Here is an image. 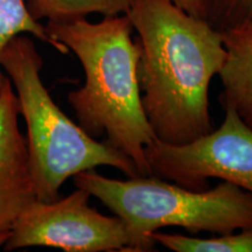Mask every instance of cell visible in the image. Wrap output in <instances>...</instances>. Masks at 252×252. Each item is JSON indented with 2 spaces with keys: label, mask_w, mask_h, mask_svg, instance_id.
Masks as SVG:
<instances>
[{
  "label": "cell",
  "mask_w": 252,
  "mask_h": 252,
  "mask_svg": "<svg viewBox=\"0 0 252 252\" xmlns=\"http://www.w3.org/2000/svg\"><path fill=\"white\" fill-rule=\"evenodd\" d=\"M90 194L76 188L54 201L35 200L11 229L7 251L46 247L68 252L130 251L131 236L117 216H105L89 206Z\"/></svg>",
  "instance_id": "cell-6"
},
{
  "label": "cell",
  "mask_w": 252,
  "mask_h": 252,
  "mask_svg": "<svg viewBox=\"0 0 252 252\" xmlns=\"http://www.w3.org/2000/svg\"><path fill=\"white\" fill-rule=\"evenodd\" d=\"M223 109L220 127L198 139L184 145L154 139L145 150L151 174L190 190H206L215 178L252 194V128L234 109Z\"/></svg>",
  "instance_id": "cell-5"
},
{
  "label": "cell",
  "mask_w": 252,
  "mask_h": 252,
  "mask_svg": "<svg viewBox=\"0 0 252 252\" xmlns=\"http://www.w3.org/2000/svg\"><path fill=\"white\" fill-rule=\"evenodd\" d=\"M26 4L36 20L63 21L93 13L104 17L126 14L131 0H26Z\"/></svg>",
  "instance_id": "cell-10"
},
{
  "label": "cell",
  "mask_w": 252,
  "mask_h": 252,
  "mask_svg": "<svg viewBox=\"0 0 252 252\" xmlns=\"http://www.w3.org/2000/svg\"><path fill=\"white\" fill-rule=\"evenodd\" d=\"M46 27L83 68V87L68 94L78 125L94 138L105 133V143L130 158L140 176L152 175L145 150L157 138L141 104L139 49L127 15H109L98 23L48 21Z\"/></svg>",
  "instance_id": "cell-2"
},
{
  "label": "cell",
  "mask_w": 252,
  "mask_h": 252,
  "mask_svg": "<svg viewBox=\"0 0 252 252\" xmlns=\"http://www.w3.org/2000/svg\"><path fill=\"white\" fill-rule=\"evenodd\" d=\"M226 58L220 71V103L252 128V25L220 32Z\"/></svg>",
  "instance_id": "cell-8"
},
{
  "label": "cell",
  "mask_w": 252,
  "mask_h": 252,
  "mask_svg": "<svg viewBox=\"0 0 252 252\" xmlns=\"http://www.w3.org/2000/svg\"><path fill=\"white\" fill-rule=\"evenodd\" d=\"M26 124L32 176L37 200L59 198L62 185L77 173L109 166L127 178L140 176L130 158L99 143L56 105L41 78L43 60L30 37L15 36L1 55Z\"/></svg>",
  "instance_id": "cell-3"
},
{
  "label": "cell",
  "mask_w": 252,
  "mask_h": 252,
  "mask_svg": "<svg viewBox=\"0 0 252 252\" xmlns=\"http://www.w3.org/2000/svg\"><path fill=\"white\" fill-rule=\"evenodd\" d=\"M9 235H11V231L7 232H0V248H4L6 242L9 238Z\"/></svg>",
  "instance_id": "cell-14"
},
{
  "label": "cell",
  "mask_w": 252,
  "mask_h": 252,
  "mask_svg": "<svg viewBox=\"0 0 252 252\" xmlns=\"http://www.w3.org/2000/svg\"><path fill=\"white\" fill-rule=\"evenodd\" d=\"M172 1L187 13L207 20L213 0H172Z\"/></svg>",
  "instance_id": "cell-13"
},
{
  "label": "cell",
  "mask_w": 252,
  "mask_h": 252,
  "mask_svg": "<svg viewBox=\"0 0 252 252\" xmlns=\"http://www.w3.org/2000/svg\"><path fill=\"white\" fill-rule=\"evenodd\" d=\"M141 104L158 140L184 145L213 131L210 82L226 58L222 34L172 0H131Z\"/></svg>",
  "instance_id": "cell-1"
},
{
  "label": "cell",
  "mask_w": 252,
  "mask_h": 252,
  "mask_svg": "<svg viewBox=\"0 0 252 252\" xmlns=\"http://www.w3.org/2000/svg\"><path fill=\"white\" fill-rule=\"evenodd\" d=\"M35 200L26 137L19 128L18 100L7 77L0 88V232L11 231Z\"/></svg>",
  "instance_id": "cell-7"
},
{
  "label": "cell",
  "mask_w": 252,
  "mask_h": 252,
  "mask_svg": "<svg viewBox=\"0 0 252 252\" xmlns=\"http://www.w3.org/2000/svg\"><path fill=\"white\" fill-rule=\"evenodd\" d=\"M207 21L219 32L252 25V0H213Z\"/></svg>",
  "instance_id": "cell-12"
},
{
  "label": "cell",
  "mask_w": 252,
  "mask_h": 252,
  "mask_svg": "<svg viewBox=\"0 0 252 252\" xmlns=\"http://www.w3.org/2000/svg\"><path fill=\"white\" fill-rule=\"evenodd\" d=\"M24 34H32L61 54L69 53L67 47L53 40L47 27L32 15L26 0H0V88L7 78L1 67L2 53L15 36Z\"/></svg>",
  "instance_id": "cell-9"
},
{
  "label": "cell",
  "mask_w": 252,
  "mask_h": 252,
  "mask_svg": "<svg viewBox=\"0 0 252 252\" xmlns=\"http://www.w3.org/2000/svg\"><path fill=\"white\" fill-rule=\"evenodd\" d=\"M151 238L168 250L176 252H252V228L239 234H222L219 237L195 238L184 235L154 231Z\"/></svg>",
  "instance_id": "cell-11"
},
{
  "label": "cell",
  "mask_w": 252,
  "mask_h": 252,
  "mask_svg": "<svg viewBox=\"0 0 252 252\" xmlns=\"http://www.w3.org/2000/svg\"><path fill=\"white\" fill-rule=\"evenodd\" d=\"M72 180L123 220L131 236L130 251H153L151 234L166 226L191 234L252 228V194L226 181L213 189L190 190L154 175L118 180L94 169L77 173Z\"/></svg>",
  "instance_id": "cell-4"
}]
</instances>
